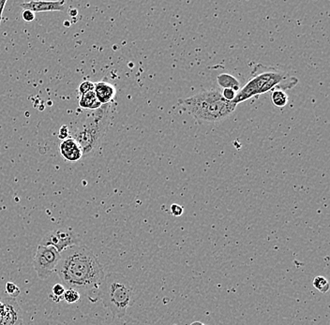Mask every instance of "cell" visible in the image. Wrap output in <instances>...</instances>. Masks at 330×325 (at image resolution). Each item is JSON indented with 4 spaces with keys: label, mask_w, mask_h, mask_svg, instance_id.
I'll return each instance as SVG.
<instances>
[{
    "label": "cell",
    "mask_w": 330,
    "mask_h": 325,
    "mask_svg": "<svg viewBox=\"0 0 330 325\" xmlns=\"http://www.w3.org/2000/svg\"><path fill=\"white\" fill-rule=\"evenodd\" d=\"M56 272L67 289L93 292L104 279V271L93 251L85 246H73L61 253Z\"/></svg>",
    "instance_id": "cell-1"
},
{
    "label": "cell",
    "mask_w": 330,
    "mask_h": 325,
    "mask_svg": "<svg viewBox=\"0 0 330 325\" xmlns=\"http://www.w3.org/2000/svg\"><path fill=\"white\" fill-rule=\"evenodd\" d=\"M181 106L200 123H216L227 118L237 104L226 101L218 90L203 91L180 101Z\"/></svg>",
    "instance_id": "cell-2"
},
{
    "label": "cell",
    "mask_w": 330,
    "mask_h": 325,
    "mask_svg": "<svg viewBox=\"0 0 330 325\" xmlns=\"http://www.w3.org/2000/svg\"><path fill=\"white\" fill-rule=\"evenodd\" d=\"M133 289L127 277L119 273L105 274L99 290L96 301L101 300L114 318H123L132 304Z\"/></svg>",
    "instance_id": "cell-3"
},
{
    "label": "cell",
    "mask_w": 330,
    "mask_h": 325,
    "mask_svg": "<svg viewBox=\"0 0 330 325\" xmlns=\"http://www.w3.org/2000/svg\"><path fill=\"white\" fill-rule=\"evenodd\" d=\"M112 117L113 104H104L86 115V118L73 130L72 139L81 146L83 155L93 152L100 146L109 128Z\"/></svg>",
    "instance_id": "cell-4"
},
{
    "label": "cell",
    "mask_w": 330,
    "mask_h": 325,
    "mask_svg": "<svg viewBox=\"0 0 330 325\" xmlns=\"http://www.w3.org/2000/svg\"><path fill=\"white\" fill-rule=\"evenodd\" d=\"M296 78L287 75L273 68H263L262 71L256 72L251 80L238 90L233 103L239 104L259 95L265 94L271 90L281 89L280 87H293L296 85Z\"/></svg>",
    "instance_id": "cell-5"
},
{
    "label": "cell",
    "mask_w": 330,
    "mask_h": 325,
    "mask_svg": "<svg viewBox=\"0 0 330 325\" xmlns=\"http://www.w3.org/2000/svg\"><path fill=\"white\" fill-rule=\"evenodd\" d=\"M61 253L50 246L39 245L33 260L35 271L40 279H47L56 272Z\"/></svg>",
    "instance_id": "cell-6"
},
{
    "label": "cell",
    "mask_w": 330,
    "mask_h": 325,
    "mask_svg": "<svg viewBox=\"0 0 330 325\" xmlns=\"http://www.w3.org/2000/svg\"><path fill=\"white\" fill-rule=\"evenodd\" d=\"M80 243L81 241L74 231L68 228H61L47 232L41 240L40 245L50 246L62 253L67 248L78 246Z\"/></svg>",
    "instance_id": "cell-7"
},
{
    "label": "cell",
    "mask_w": 330,
    "mask_h": 325,
    "mask_svg": "<svg viewBox=\"0 0 330 325\" xmlns=\"http://www.w3.org/2000/svg\"><path fill=\"white\" fill-rule=\"evenodd\" d=\"M0 325H23V312L14 298L0 296Z\"/></svg>",
    "instance_id": "cell-8"
},
{
    "label": "cell",
    "mask_w": 330,
    "mask_h": 325,
    "mask_svg": "<svg viewBox=\"0 0 330 325\" xmlns=\"http://www.w3.org/2000/svg\"><path fill=\"white\" fill-rule=\"evenodd\" d=\"M65 5V1H29L20 4V7L36 13L45 11H64Z\"/></svg>",
    "instance_id": "cell-9"
},
{
    "label": "cell",
    "mask_w": 330,
    "mask_h": 325,
    "mask_svg": "<svg viewBox=\"0 0 330 325\" xmlns=\"http://www.w3.org/2000/svg\"><path fill=\"white\" fill-rule=\"evenodd\" d=\"M60 154L63 157V159L70 162L80 161L84 156L81 146H79L76 141L72 138L63 140L60 144Z\"/></svg>",
    "instance_id": "cell-10"
},
{
    "label": "cell",
    "mask_w": 330,
    "mask_h": 325,
    "mask_svg": "<svg viewBox=\"0 0 330 325\" xmlns=\"http://www.w3.org/2000/svg\"><path fill=\"white\" fill-rule=\"evenodd\" d=\"M94 92L97 96L99 102L102 105L109 104L114 101L116 95H117V89L116 87L106 82H97L95 84Z\"/></svg>",
    "instance_id": "cell-11"
},
{
    "label": "cell",
    "mask_w": 330,
    "mask_h": 325,
    "mask_svg": "<svg viewBox=\"0 0 330 325\" xmlns=\"http://www.w3.org/2000/svg\"><path fill=\"white\" fill-rule=\"evenodd\" d=\"M79 106L85 110L95 111L102 107V104L99 102L97 96L94 91L88 92L85 95L80 96L79 99Z\"/></svg>",
    "instance_id": "cell-12"
},
{
    "label": "cell",
    "mask_w": 330,
    "mask_h": 325,
    "mask_svg": "<svg viewBox=\"0 0 330 325\" xmlns=\"http://www.w3.org/2000/svg\"><path fill=\"white\" fill-rule=\"evenodd\" d=\"M218 84L221 86L223 89H233L236 92H238V90L240 89V85L239 82L237 81L236 77H234L233 75H230L227 73H222L219 75L218 77Z\"/></svg>",
    "instance_id": "cell-13"
},
{
    "label": "cell",
    "mask_w": 330,
    "mask_h": 325,
    "mask_svg": "<svg viewBox=\"0 0 330 325\" xmlns=\"http://www.w3.org/2000/svg\"><path fill=\"white\" fill-rule=\"evenodd\" d=\"M271 101L276 107L282 108L287 105L288 95L282 89L273 90L271 95Z\"/></svg>",
    "instance_id": "cell-14"
},
{
    "label": "cell",
    "mask_w": 330,
    "mask_h": 325,
    "mask_svg": "<svg viewBox=\"0 0 330 325\" xmlns=\"http://www.w3.org/2000/svg\"><path fill=\"white\" fill-rule=\"evenodd\" d=\"M313 284V287L322 293H326L330 291V282L325 276L319 275L314 277Z\"/></svg>",
    "instance_id": "cell-15"
},
{
    "label": "cell",
    "mask_w": 330,
    "mask_h": 325,
    "mask_svg": "<svg viewBox=\"0 0 330 325\" xmlns=\"http://www.w3.org/2000/svg\"><path fill=\"white\" fill-rule=\"evenodd\" d=\"M65 291H66V289H65L64 285L56 284L52 289V293L49 295V297L55 303H60V301L63 300V295H64Z\"/></svg>",
    "instance_id": "cell-16"
},
{
    "label": "cell",
    "mask_w": 330,
    "mask_h": 325,
    "mask_svg": "<svg viewBox=\"0 0 330 325\" xmlns=\"http://www.w3.org/2000/svg\"><path fill=\"white\" fill-rule=\"evenodd\" d=\"M80 292L74 289H66L63 295V300L68 304H74L80 300Z\"/></svg>",
    "instance_id": "cell-17"
},
{
    "label": "cell",
    "mask_w": 330,
    "mask_h": 325,
    "mask_svg": "<svg viewBox=\"0 0 330 325\" xmlns=\"http://www.w3.org/2000/svg\"><path fill=\"white\" fill-rule=\"evenodd\" d=\"M5 291L7 293V295L9 297H11V298H16L20 293H21V290L20 288L18 287L17 285L15 283L13 282H7L6 285H5Z\"/></svg>",
    "instance_id": "cell-18"
},
{
    "label": "cell",
    "mask_w": 330,
    "mask_h": 325,
    "mask_svg": "<svg viewBox=\"0 0 330 325\" xmlns=\"http://www.w3.org/2000/svg\"><path fill=\"white\" fill-rule=\"evenodd\" d=\"M94 88H95V84L93 82L85 81V82L80 84V86L78 87V92H79L80 96H82V95L86 94L88 92L94 91Z\"/></svg>",
    "instance_id": "cell-19"
},
{
    "label": "cell",
    "mask_w": 330,
    "mask_h": 325,
    "mask_svg": "<svg viewBox=\"0 0 330 325\" xmlns=\"http://www.w3.org/2000/svg\"><path fill=\"white\" fill-rule=\"evenodd\" d=\"M221 95H222V97H223L226 101H228V102H233V101L235 100V98H236L237 92H236L235 90H233V89H229V88H227V89H223V90H222Z\"/></svg>",
    "instance_id": "cell-20"
},
{
    "label": "cell",
    "mask_w": 330,
    "mask_h": 325,
    "mask_svg": "<svg viewBox=\"0 0 330 325\" xmlns=\"http://www.w3.org/2000/svg\"><path fill=\"white\" fill-rule=\"evenodd\" d=\"M170 212L174 217H180L184 212V208L178 204H174L170 207Z\"/></svg>",
    "instance_id": "cell-21"
},
{
    "label": "cell",
    "mask_w": 330,
    "mask_h": 325,
    "mask_svg": "<svg viewBox=\"0 0 330 325\" xmlns=\"http://www.w3.org/2000/svg\"><path fill=\"white\" fill-rule=\"evenodd\" d=\"M36 15H35L34 12L31 11V10H28V9H25L24 12H23V19L24 21L26 22V23H30L34 20Z\"/></svg>",
    "instance_id": "cell-22"
},
{
    "label": "cell",
    "mask_w": 330,
    "mask_h": 325,
    "mask_svg": "<svg viewBox=\"0 0 330 325\" xmlns=\"http://www.w3.org/2000/svg\"><path fill=\"white\" fill-rule=\"evenodd\" d=\"M69 135V129H68L67 126H62L60 129V135L59 138L62 139V140H66L68 139V136Z\"/></svg>",
    "instance_id": "cell-23"
},
{
    "label": "cell",
    "mask_w": 330,
    "mask_h": 325,
    "mask_svg": "<svg viewBox=\"0 0 330 325\" xmlns=\"http://www.w3.org/2000/svg\"><path fill=\"white\" fill-rule=\"evenodd\" d=\"M6 4H7V0H0V25H1V22H2V14H3V11L5 9Z\"/></svg>",
    "instance_id": "cell-24"
},
{
    "label": "cell",
    "mask_w": 330,
    "mask_h": 325,
    "mask_svg": "<svg viewBox=\"0 0 330 325\" xmlns=\"http://www.w3.org/2000/svg\"><path fill=\"white\" fill-rule=\"evenodd\" d=\"M203 324L202 323H200V322H195V323H193L192 325H202Z\"/></svg>",
    "instance_id": "cell-25"
},
{
    "label": "cell",
    "mask_w": 330,
    "mask_h": 325,
    "mask_svg": "<svg viewBox=\"0 0 330 325\" xmlns=\"http://www.w3.org/2000/svg\"></svg>",
    "instance_id": "cell-26"
}]
</instances>
